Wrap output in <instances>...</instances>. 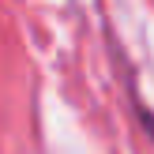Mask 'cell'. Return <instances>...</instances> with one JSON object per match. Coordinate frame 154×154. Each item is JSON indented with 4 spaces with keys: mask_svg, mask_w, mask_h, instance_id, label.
<instances>
[{
    "mask_svg": "<svg viewBox=\"0 0 154 154\" xmlns=\"http://www.w3.org/2000/svg\"><path fill=\"white\" fill-rule=\"evenodd\" d=\"M147 128H150V135H154V117H150V113H147Z\"/></svg>",
    "mask_w": 154,
    "mask_h": 154,
    "instance_id": "obj_1",
    "label": "cell"
}]
</instances>
